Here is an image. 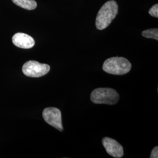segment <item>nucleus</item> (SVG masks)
Segmentation results:
<instances>
[{"mask_svg": "<svg viewBox=\"0 0 158 158\" xmlns=\"http://www.w3.org/2000/svg\"><path fill=\"white\" fill-rule=\"evenodd\" d=\"M118 11L116 1L111 0L106 2L99 10L96 17L97 28L102 30L108 27L115 18Z\"/></svg>", "mask_w": 158, "mask_h": 158, "instance_id": "nucleus-1", "label": "nucleus"}, {"mask_svg": "<svg viewBox=\"0 0 158 158\" xmlns=\"http://www.w3.org/2000/svg\"><path fill=\"white\" fill-rule=\"evenodd\" d=\"M132 65L128 59L123 57H113L104 62L102 69L107 73L123 75L128 73Z\"/></svg>", "mask_w": 158, "mask_h": 158, "instance_id": "nucleus-2", "label": "nucleus"}, {"mask_svg": "<svg viewBox=\"0 0 158 158\" xmlns=\"http://www.w3.org/2000/svg\"><path fill=\"white\" fill-rule=\"evenodd\" d=\"M91 100L94 104L114 105L119 101V96L117 91L111 88H98L91 93Z\"/></svg>", "mask_w": 158, "mask_h": 158, "instance_id": "nucleus-3", "label": "nucleus"}, {"mask_svg": "<svg viewBox=\"0 0 158 158\" xmlns=\"http://www.w3.org/2000/svg\"><path fill=\"white\" fill-rule=\"evenodd\" d=\"M50 66L47 64L40 63L35 60H29L23 66V72L25 75L30 77H40L48 73Z\"/></svg>", "mask_w": 158, "mask_h": 158, "instance_id": "nucleus-4", "label": "nucleus"}, {"mask_svg": "<svg viewBox=\"0 0 158 158\" xmlns=\"http://www.w3.org/2000/svg\"><path fill=\"white\" fill-rule=\"evenodd\" d=\"M43 118L48 124L51 125L60 131H62L63 127L62 121V114L60 110L55 107L45 108L42 113Z\"/></svg>", "mask_w": 158, "mask_h": 158, "instance_id": "nucleus-5", "label": "nucleus"}, {"mask_svg": "<svg viewBox=\"0 0 158 158\" xmlns=\"http://www.w3.org/2000/svg\"><path fill=\"white\" fill-rule=\"evenodd\" d=\"M102 143L110 155L116 158H122L123 156V147L115 139L109 137H104L102 140Z\"/></svg>", "mask_w": 158, "mask_h": 158, "instance_id": "nucleus-6", "label": "nucleus"}, {"mask_svg": "<svg viewBox=\"0 0 158 158\" xmlns=\"http://www.w3.org/2000/svg\"><path fill=\"white\" fill-rule=\"evenodd\" d=\"M14 45L23 49H30L35 45V40L32 37L24 33H17L12 37Z\"/></svg>", "mask_w": 158, "mask_h": 158, "instance_id": "nucleus-7", "label": "nucleus"}, {"mask_svg": "<svg viewBox=\"0 0 158 158\" xmlns=\"http://www.w3.org/2000/svg\"><path fill=\"white\" fill-rule=\"evenodd\" d=\"M17 6L28 10H33L37 6V3L35 0H12Z\"/></svg>", "mask_w": 158, "mask_h": 158, "instance_id": "nucleus-8", "label": "nucleus"}, {"mask_svg": "<svg viewBox=\"0 0 158 158\" xmlns=\"http://www.w3.org/2000/svg\"><path fill=\"white\" fill-rule=\"evenodd\" d=\"M142 35L147 38H151L156 40H158V28L149 29L143 31L142 32Z\"/></svg>", "mask_w": 158, "mask_h": 158, "instance_id": "nucleus-9", "label": "nucleus"}, {"mask_svg": "<svg viewBox=\"0 0 158 158\" xmlns=\"http://www.w3.org/2000/svg\"><path fill=\"white\" fill-rule=\"evenodd\" d=\"M149 14L152 17H158V4H156L155 5L153 6L149 10Z\"/></svg>", "mask_w": 158, "mask_h": 158, "instance_id": "nucleus-10", "label": "nucleus"}, {"mask_svg": "<svg viewBox=\"0 0 158 158\" xmlns=\"http://www.w3.org/2000/svg\"><path fill=\"white\" fill-rule=\"evenodd\" d=\"M151 158H158V147H155L153 149L151 154Z\"/></svg>", "mask_w": 158, "mask_h": 158, "instance_id": "nucleus-11", "label": "nucleus"}]
</instances>
